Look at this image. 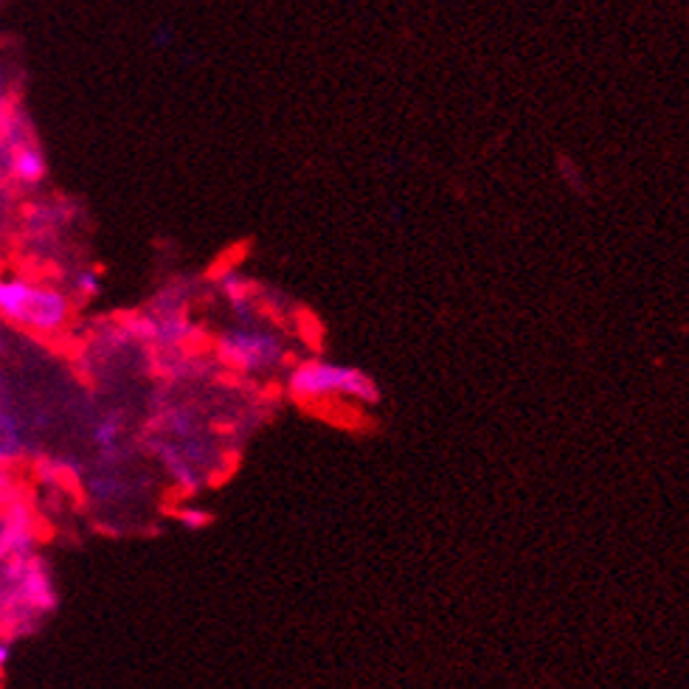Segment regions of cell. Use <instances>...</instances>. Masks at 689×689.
Returning <instances> with one entry per match:
<instances>
[{
    "mask_svg": "<svg viewBox=\"0 0 689 689\" xmlns=\"http://www.w3.org/2000/svg\"><path fill=\"white\" fill-rule=\"evenodd\" d=\"M119 436H121L119 417H105V420L96 425V431H93V442H96L102 450H107V453H113L116 445H119Z\"/></svg>",
    "mask_w": 689,
    "mask_h": 689,
    "instance_id": "7",
    "label": "cell"
},
{
    "mask_svg": "<svg viewBox=\"0 0 689 689\" xmlns=\"http://www.w3.org/2000/svg\"><path fill=\"white\" fill-rule=\"evenodd\" d=\"M287 391L296 403L304 405L330 403V400L375 405L380 400L375 377L366 375L358 366L324 358L301 360L287 377Z\"/></svg>",
    "mask_w": 689,
    "mask_h": 689,
    "instance_id": "1",
    "label": "cell"
},
{
    "mask_svg": "<svg viewBox=\"0 0 689 689\" xmlns=\"http://www.w3.org/2000/svg\"><path fill=\"white\" fill-rule=\"evenodd\" d=\"M217 358L240 375H262L285 360V341L265 327H234L217 338Z\"/></svg>",
    "mask_w": 689,
    "mask_h": 689,
    "instance_id": "2",
    "label": "cell"
},
{
    "mask_svg": "<svg viewBox=\"0 0 689 689\" xmlns=\"http://www.w3.org/2000/svg\"><path fill=\"white\" fill-rule=\"evenodd\" d=\"M9 659H12V647L6 645L3 639H0V675H3V670H6V664H9Z\"/></svg>",
    "mask_w": 689,
    "mask_h": 689,
    "instance_id": "10",
    "label": "cell"
},
{
    "mask_svg": "<svg viewBox=\"0 0 689 689\" xmlns=\"http://www.w3.org/2000/svg\"><path fill=\"white\" fill-rule=\"evenodd\" d=\"M178 524L189 532H200L211 524V512H206L203 507H195V504H186L178 510Z\"/></svg>",
    "mask_w": 689,
    "mask_h": 689,
    "instance_id": "8",
    "label": "cell"
},
{
    "mask_svg": "<svg viewBox=\"0 0 689 689\" xmlns=\"http://www.w3.org/2000/svg\"><path fill=\"white\" fill-rule=\"evenodd\" d=\"M9 169L20 183H40L48 172L45 166V155L34 144H15L12 158H9Z\"/></svg>",
    "mask_w": 689,
    "mask_h": 689,
    "instance_id": "6",
    "label": "cell"
},
{
    "mask_svg": "<svg viewBox=\"0 0 689 689\" xmlns=\"http://www.w3.org/2000/svg\"><path fill=\"white\" fill-rule=\"evenodd\" d=\"M6 481V470H3V459H0V484Z\"/></svg>",
    "mask_w": 689,
    "mask_h": 689,
    "instance_id": "11",
    "label": "cell"
},
{
    "mask_svg": "<svg viewBox=\"0 0 689 689\" xmlns=\"http://www.w3.org/2000/svg\"><path fill=\"white\" fill-rule=\"evenodd\" d=\"M74 290L82 301L96 299V296L102 293V279H99V273H96V270H82V273H76Z\"/></svg>",
    "mask_w": 689,
    "mask_h": 689,
    "instance_id": "9",
    "label": "cell"
},
{
    "mask_svg": "<svg viewBox=\"0 0 689 689\" xmlns=\"http://www.w3.org/2000/svg\"><path fill=\"white\" fill-rule=\"evenodd\" d=\"M220 290H223V296L231 304V310L240 315L242 321H248L251 318V299L256 293L254 282L240 270H228L220 279Z\"/></svg>",
    "mask_w": 689,
    "mask_h": 689,
    "instance_id": "5",
    "label": "cell"
},
{
    "mask_svg": "<svg viewBox=\"0 0 689 689\" xmlns=\"http://www.w3.org/2000/svg\"><path fill=\"white\" fill-rule=\"evenodd\" d=\"M158 456H161V462H164L166 473H169V476L175 479V484L183 487L186 493H195V490L203 487V473H200V467L183 453L180 445H161V448H158Z\"/></svg>",
    "mask_w": 689,
    "mask_h": 689,
    "instance_id": "4",
    "label": "cell"
},
{
    "mask_svg": "<svg viewBox=\"0 0 689 689\" xmlns=\"http://www.w3.org/2000/svg\"><path fill=\"white\" fill-rule=\"evenodd\" d=\"M71 310L74 307H71V299H68L65 290L54 285H43V282H34L17 327L37 332V335H57V332L68 327Z\"/></svg>",
    "mask_w": 689,
    "mask_h": 689,
    "instance_id": "3",
    "label": "cell"
}]
</instances>
